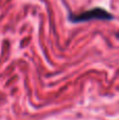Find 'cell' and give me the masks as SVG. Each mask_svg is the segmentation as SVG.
I'll return each instance as SVG.
<instances>
[{"label": "cell", "instance_id": "cell-1", "mask_svg": "<svg viewBox=\"0 0 119 120\" xmlns=\"http://www.w3.org/2000/svg\"><path fill=\"white\" fill-rule=\"evenodd\" d=\"M114 16L102 8H94L91 10L84 11L79 14H72L70 13L69 20L72 23L86 22L91 20H112Z\"/></svg>", "mask_w": 119, "mask_h": 120}, {"label": "cell", "instance_id": "cell-2", "mask_svg": "<svg viewBox=\"0 0 119 120\" xmlns=\"http://www.w3.org/2000/svg\"><path fill=\"white\" fill-rule=\"evenodd\" d=\"M117 38H119V32H118V34H117Z\"/></svg>", "mask_w": 119, "mask_h": 120}]
</instances>
